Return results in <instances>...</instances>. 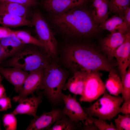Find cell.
<instances>
[{
	"mask_svg": "<svg viewBox=\"0 0 130 130\" xmlns=\"http://www.w3.org/2000/svg\"><path fill=\"white\" fill-rule=\"evenodd\" d=\"M62 58L65 65L73 73L78 71L109 72L117 65L116 62L108 60L100 48L88 43L67 44L63 49Z\"/></svg>",
	"mask_w": 130,
	"mask_h": 130,
	"instance_id": "cell-1",
	"label": "cell"
},
{
	"mask_svg": "<svg viewBox=\"0 0 130 130\" xmlns=\"http://www.w3.org/2000/svg\"><path fill=\"white\" fill-rule=\"evenodd\" d=\"M52 14L54 26L60 33L69 38H92L102 30L94 20L91 12L83 5L62 13Z\"/></svg>",
	"mask_w": 130,
	"mask_h": 130,
	"instance_id": "cell-2",
	"label": "cell"
},
{
	"mask_svg": "<svg viewBox=\"0 0 130 130\" xmlns=\"http://www.w3.org/2000/svg\"><path fill=\"white\" fill-rule=\"evenodd\" d=\"M50 56L43 49L38 46L24 44L6 63L7 67H16L29 72L45 69L52 62Z\"/></svg>",
	"mask_w": 130,
	"mask_h": 130,
	"instance_id": "cell-3",
	"label": "cell"
},
{
	"mask_svg": "<svg viewBox=\"0 0 130 130\" xmlns=\"http://www.w3.org/2000/svg\"><path fill=\"white\" fill-rule=\"evenodd\" d=\"M68 77L67 72L55 62H52L45 69L42 94L54 105L62 100V90Z\"/></svg>",
	"mask_w": 130,
	"mask_h": 130,
	"instance_id": "cell-4",
	"label": "cell"
},
{
	"mask_svg": "<svg viewBox=\"0 0 130 130\" xmlns=\"http://www.w3.org/2000/svg\"><path fill=\"white\" fill-rule=\"evenodd\" d=\"M124 101L122 97L112 96L106 91L102 97L93 104L83 108L88 118L96 117L110 121L120 113L119 109Z\"/></svg>",
	"mask_w": 130,
	"mask_h": 130,
	"instance_id": "cell-5",
	"label": "cell"
},
{
	"mask_svg": "<svg viewBox=\"0 0 130 130\" xmlns=\"http://www.w3.org/2000/svg\"><path fill=\"white\" fill-rule=\"evenodd\" d=\"M31 20L38 39L44 45L46 51L50 57H56L57 53V42L46 21L38 11L34 13Z\"/></svg>",
	"mask_w": 130,
	"mask_h": 130,
	"instance_id": "cell-6",
	"label": "cell"
},
{
	"mask_svg": "<svg viewBox=\"0 0 130 130\" xmlns=\"http://www.w3.org/2000/svg\"><path fill=\"white\" fill-rule=\"evenodd\" d=\"M106 91L105 84L98 71L89 72L83 94L79 99L81 102H91L97 99Z\"/></svg>",
	"mask_w": 130,
	"mask_h": 130,
	"instance_id": "cell-7",
	"label": "cell"
},
{
	"mask_svg": "<svg viewBox=\"0 0 130 130\" xmlns=\"http://www.w3.org/2000/svg\"><path fill=\"white\" fill-rule=\"evenodd\" d=\"M45 69L40 68L29 72L19 95L13 97L14 102L20 103L28 95L43 89Z\"/></svg>",
	"mask_w": 130,
	"mask_h": 130,
	"instance_id": "cell-8",
	"label": "cell"
},
{
	"mask_svg": "<svg viewBox=\"0 0 130 130\" xmlns=\"http://www.w3.org/2000/svg\"><path fill=\"white\" fill-rule=\"evenodd\" d=\"M61 97L65 105L62 110L63 115L75 122L82 121L83 123L92 122L87 117L83 108L77 101L75 96L73 97L70 94L66 95L62 93Z\"/></svg>",
	"mask_w": 130,
	"mask_h": 130,
	"instance_id": "cell-9",
	"label": "cell"
},
{
	"mask_svg": "<svg viewBox=\"0 0 130 130\" xmlns=\"http://www.w3.org/2000/svg\"><path fill=\"white\" fill-rule=\"evenodd\" d=\"M63 115L62 111L56 109L44 112L32 119L26 130H48Z\"/></svg>",
	"mask_w": 130,
	"mask_h": 130,
	"instance_id": "cell-10",
	"label": "cell"
},
{
	"mask_svg": "<svg viewBox=\"0 0 130 130\" xmlns=\"http://www.w3.org/2000/svg\"><path fill=\"white\" fill-rule=\"evenodd\" d=\"M126 33L118 32L111 33L100 41V48L110 61L114 62V52L124 42Z\"/></svg>",
	"mask_w": 130,
	"mask_h": 130,
	"instance_id": "cell-11",
	"label": "cell"
},
{
	"mask_svg": "<svg viewBox=\"0 0 130 130\" xmlns=\"http://www.w3.org/2000/svg\"><path fill=\"white\" fill-rule=\"evenodd\" d=\"M114 57L116 59L117 65L121 77L124 75L130 66V31L126 33L124 42L115 51Z\"/></svg>",
	"mask_w": 130,
	"mask_h": 130,
	"instance_id": "cell-12",
	"label": "cell"
},
{
	"mask_svg": "<svg viewBox=\"0 0 130 130\" xmlns=\"http://www.w3.org/2000/svg\"><path fill=\"white\" fill-rule=\"evenodd\" d=\"M0 73L14 86L15 92L19 93L29 72L16 67H0Z\"/></svg>",
	"mask_w": 130,
	"mask_h": 130,
	"instance_id": "cell-13",
	"label": "cell"
},
{
	"mask_svg": "<svg viewBox=\"0 0 130 130\" xmlns=\"http://www.w3.org/2000/svg\"><path fill=\"white\" fill-rule=\"evenodd\" d=\"M88 0H46L43 5L52 14L62 13L74 7L84 5Z\"/></svg>",
	"mask_w": 130,
	"mask_h": 130,
	"instance_id": "cell-14",
	"label": "cell"
},
{
	"mask_svg": "<svg viewBox=\"0 0 130 130\" xmlns=\"http://www.w3.org/2000/svg\"><path fill=\"white\" fill-rule=\"evenodd\" d=\"M43 95L33 96L27 98L21 101L14 110L11 112L15 115L26 114L37 117V110L39 104L42 102Z\"/></svg>",
	"mask_w": 130,
	"mask_h": 130,
	"instance_id": "cell-15",
	"label": "cell"
},
{
	"mask_svg": "<svg viewBox=\"0 0 130 130\" xmlns=\"http://www.w3.org/2000/svg\"><path fill=\"white\" fill-rule=\"evenodd\" d=\"M88 72L78 71L73 73V76L68 79L63 90H68L75 95L82 96L83 93Z\"/></svg>",
	"mask_w": 130,
	"mask_h": 130,
	"instance_id": "cell-16",
	"label": "cell"
},
{
	"mask_svg": "<svg viewBox=\"0 0 130 130\" xmlns=\"http://www.w3.org/2000/svg\"><path fill=\"white\" fill-rule=\"evenodd\" d=\"M102 30H107L112 33L120 32L126 33L130 31V27L118 16L114 15L99 25Z\"/></svg>",
	"mask_w": 130,
	"mask_h": 130,
	"instance_id": "cell-17",
	"label": "cell"
},
{
	"mask_svg": "<svg viewBox=\"0 0 130 130\" xmlns=\"http://www.w3.org/2000/svg\"><path fill=\"white\" fill-rule=\"evenodd\" d=\"M109 72L108 78L105 84L106 89L110 95L118 96L121 94L123 90L120 75L115 68L111 69Z\"/></svg>",
	"mask_w": 130,
	"mask_h": 130,
	"instance_id": "cell-18",
	"label": "cell"
},
{
	"mask_svg": "<svg viewBox=\"0 0 130 130\" xmlns=\"http://www.w3.org/2000/svg\"><path fill=\"white\" fill-rule=\"evenodd\" d=\"M0 24L7 27L33 26L31 21L26 18L6 13H0Z\"/></svg>",
	"mask_w": 130,
	"mask_h": 130,
	"instance_id": "cell-19",
	"label": "cell"
},
{
	"mask_svg": "<svg viewBox=\"0 0 130 130\" xmlns=\"http://www.w3.org/2000/svg\"><path fill=\"white\" fill-rule=\"evenodd\" d=\"M0 41L8 57L13 55L25 44L14 33L1 39Z\"/></svg>",
	"mask_w": 130,
	"mask_h": 130,
	"instance_id": "cell-20",
	"label": "cell"
},
{
	"mask_svg": "<svg viewBox=\"0 0 130 130\" xmlns=\"http://www.w3.org/2000/svg\"><path fill=\"white\" fill-rule=\"evenodd\" d=\"M29 7L19 4L4 2L0 3V13H6L26 18Z\"/></svg>",
	"mask_w": 130,
	"mask_h": 130,
	"instance_id": "cell-21",
	"label": "cell"
},
{
	"mask_svg": "<svg viewBox=\"0 0 130 130\" xmlns=\"http://www.w3.org/2000/svg\"><path fill=\"white\" fill-rule=\"evenodd\" d=\"M49 130H76L82 129L80 121L75 122L63 115Z\"/></svg>",
	"mask_w": 130,
	"mask_h": 130,
	"instance_id": "cell-22",
	"label": "cell"
},
{
	"mask_svg": "<svg viewBox=\"0 0 130 130\" xmlns=\"http://www.w3.org/2000/svg\"><path fill=\"white\" fill-rule=\"evenodd\" d=\"M14 33L24 44L36 46L45 50L44 44L38 39L35 38L28 32L23 31H14Z\"/></svg>",
	"mask_w": 130,
	"mask_h": 130,
	"instance_id": "cell-23",
	"label": "cell"
},
{
	"mask_svg": "<svg viewBox=\"0 0 130 130\" xmlns=\"http://www.w3.org/2000/svg\"><path fill=\"white\" fill-rule=\"evenodd\" d=\"M130 0H110L109 11L110 13L117 14L121 17L125 10L129 7Z\"/></svg>",
	"mask_w": 130,
	"mask_h": 130,
	"instance_id": "cell-24",
	"label": "cell"
},
{
	"mask_svg": "<svg viewBox=\"0 0 130 130\" xmlns=\"http://www.w3.org/2000/svg\"><path fill=\"white\" fill-rule=\"evenodd\" d=\"M109 0H104L102 5L95 12L92 13L94 21L99 25L108 18Z\"/></svg>",
	"mask_w": 130,
	"mask_h": 130,
	"instance_id": "cell-25",
	"label": "cell"
},
{
	"mask_svg": "<svg viewBox=\"0 0 130 130\" xmlns=\"http://www.w3.org/2000/svg\"><path fill=\"white\" fill-rule=\"evenodd\" d=\"M122 85L123 90L121 94L124 101L130 99V67L128 69L124 75L121 77Z\"/></svg>",
	"mask_w": 130,
	"mask_h": 130,
	"instance_id": "cell-26",
	"label": "cell"
},
{
	"mask_svg": "<svg viewBox=\"0 0 130 130\" xmlns=\"http://www.w3.org/2000/svg\"><path fill=\"white\" fill-rule=\"evenodd\" d=\"M12 113L4 114L2 118L4 127L6 130H16L17 126V120Z\"/></svg>",
	"mask_w": 130,
	"mask_h": 130,
	"instance_id": "cell-27",
	"label": "cell"
},
{
	"mask_svg": "<svg viewBox=\"0 0 130 130\" xmlns=\"http://www.w3.org/2000/svg\"><path fill=\"white\" fill-rule=\"evenodd\" d=\"M115 122L116 130H130V114L119 115L115 119Z\"/></svg>",
	"mask_w": 130,
	"mask_h": 130,
	"instance_id": "cell-28",
	"label": "cell"
},
{
	"mask_svg": "<svg viewBox=\"0 0 130 130\" xmlns=\"http://www.w3.org/2000/svg\"><path fill=\"white\" fill-rule=\"evenodd\" d=\"M95 124L99 130H116L115 125L112 122L110 124L108 123L105 120L99 118H96L94 117H89Z\"/></svg>",
	"mask_w": 130,
	"mask_h": 130,
	"instance_id": "cell-29",
	"label": "cell"
},
{
	"mask_svg": "<svg viewBox=\"0 0 130 130\" xmlns=\"http://www.w3.org/2000/svg\"><path fill=\"white\" fill-rule=\"evenodd\" d=\"M4 2L17 3L28 7L34 6L37 4L35 0H0V3Z\"/></svg>",
	"mask_w": 130,
	"mask_h": 130,
	"instance_id": "cell-30",
	"label": "cell"
},
{
	"mask_svg": "<svg viewBox=\"0 0 130 130\" xmlns=\"http://www.w3.org/2000/svg\"><path fill=\"white\" fill-rule=\"evenodd\" d=\"M12 108L11 99L9 97L6 96L0 98V111L6 110Z\"/></svg>",
	"mask_w": 130,
	"mask_h": 130,
	"instance_id": "cell-31",
	"label": "cell"
},
{
	"mask_svg": "<svg viewBox=\"0 0 130 130\" xmlns=\"http://www.w3.org/2000/svg\"><path fill=\"white\" fill-rule=\"evenodd\" d=\"M123 103L119 109V112L124 115L130 114V99L124 101Z\"/></svg>",
	"mask_w": 130,
	"mask_h": 130,
	"instance_id": "cell-32",
	"label": "cell"
},
{
	"mask_svg": "<svg viewBox=\"0 0 130 130\" xmlns=\"http://www.w3.org/2000/svg\"><path fill=\"white\" fill-rule=\"evenodd\" d=\"M14 31L8 27H0V40L7 36L14 33Z\"/></svg>",
	"mask_w": 130,
	"mask_h": 130,
	"instance_id": "cell-33",
	"label": "cell"
},
{
	"mask_svg": "<svg viewBox=\"0 0 130 130\" xmlns=\"http://www.w3.org/2000/svg\"><path fill=\"white\" fill-rule=\"evenodd\" d=\"M121 18L130 27V8L129 6L125 10Z\"/></svg>",
	"mask_w": 130,
	"mask_h": 130,
	"instance_id": "cell-34",
	"label": "cell"
},
{
	"mask_svg": "<svg viewBox=\"0 0 130 130\" xmlns=\"http://www.w3.org/2000/svg\"><path fill=\"white\" fill-rule=\"evenodd\" d=\"M84 125L82 127L83 130H98V128L92 122L91 123L84 122Z\"/></svg>",
	"mask_w": 130,
	"mask_h": 130,
	"instance_id": "cell-35",
	"label": "cell"
},
{
	"mask_svg": "<svg viewBox=\"0 0 130 130\" xmlns=\"http://www.w3.org/2000/svg\"><path fill=\"white\" fill-rule=\"evenodd\" d=\"M8 57V54L4 48L0 47V64L5 59Z\"/></svg>",
	"mask_w": 130,
	"mask_h": 130,
	"instance_id": "cell-36",
	"label": "cell"
},
{
	"mask_svg": "<svg viewBox=\"0 0 130 130\" xmlns=\"http://www.w3.org/2000/svg\"><path fill=\"white\" fill-rule=\"evenodd\" d=\"M6 96V90L3 85L0 84V98Z\"/></svg>",
	"mask_w": 130,
	"mask_h": 130,
	"instance_id": "cell-37",
	"label": "cell"
},
{
	"mask_svg": "<svg viewBox=\"0 0 130 130\" xmlns=\"http://www.w3.org/2000/svg\"><path fill=\"white\" fill-rule=\"evenodd\" d=\"M1 80H2V79H1V77L0 75V84H1Z\"/></svg>",
	"mask_w": 130,
	"mask_h": 130,
	"instance_id": "cell-38",
	"label": "cell"
},
{
	"mask_svg": "<svg viewBox=\"0 0 130 130\" xmlns=\"http://www.w3.org/2000/svg\"><path fill=\"white\" fill-rule=\"evenodd\" d=\"M1 126H0V130H1Z\"/></svg>",
	"mask_w": 130,
	"mask_h": 130,
	"instance_id": "cell-39",
	"label": "cell"
},
{
	"mask_svg": "<svg viewBox=\"0 0 130 130\" xmlns=\"http://www.w3.org/2000/svg\"><path fill=\"white\" fill-rule=\"evenodd\" d=\"M1 43H0V47H1Z\"/></svg>",
	"mask_w": 130,
	"mask_h": 130,
	"instance_id": "cell-40",
	"label": "cell"
},
{
	"mask_svg": "<svg viewBox=\"0 0 130 130\" xmlns=\"http://www.w3.org/2000/svg\"></svg>",
	"mask_w": 130,
	"mask_h": 130,
	"instance_id": "cell-41",
	"label": "cell"
}]
</instances>
